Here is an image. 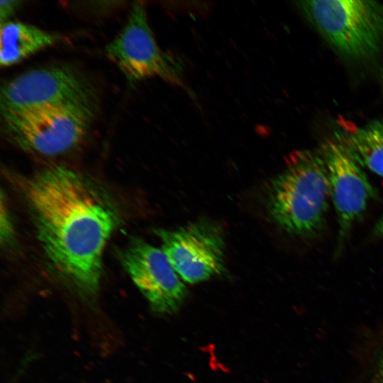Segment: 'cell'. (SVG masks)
<instances>
[{
	"instance_id": "6da1fadb",
	"label": "cell",
	"mask_w": 383,
	"mask_h": 383,
	"mask_svg": "<svg viewBox=\"0 0 383 383\" xmlns=\"http://www.w3.org/2000/svg\"><path fill=\"white\" fill-rule=\"evenodd\" d=\"M21 189L52 268L79 293L96 294L103 252L119 221L111 200L87 177L60 165L23 179Z\"/></svg>"
},
{
	"instance_id": "7a4b0ae2",
	"label": "cell",
	"mask_w": 383,
	"mask_h": 383,
	"mask_svg": "<svg viewBox=\"0 0 383 383\" xmlns=\"http://www.w3.org/2000/svg\"><path fill=\"white\" fill-rule=\"evenodd\" d=\"M331 198L327 167L321 152L298 150L270 182L267 209L283 231L311 236L323 226Z\"/></svg>"
},
{
	"instance_id": "3957f363",
	"label": "cell",
	"mask_w": 383,
	"mask_h": 383,
	"mask_svg": "<svg viewBox=\"0 0 383 383\" xmlns=\"http://www.w3.org/2000/svg\"><path fill=\"white\" fill-rule=\"evenodd\" d=\"M307 18L328 43L347 57H374L383 45V6L365 0L299 2Z\"/></svg>"
},
{
	"instance_id": "277c9868",
	"label": "cell",
	"mask_w": 383,
	"mask_h": 383,
	"mask_svg": "<svg viewBox=\"0 0 383 383\" xmlns=\"http://www.w3.org/2000/svg\"><path fill=\"white\" fill-rule=\"evenodd\" d=\"M96 104L53 106L1 114L5 135L19 148L57 156L78 147L94 118Z\"/></svg>"
},
{
	"instance_id": "5b68a950",
	"label": "cell",
	"mask_w": 383,
	"mask_h": 383,
	"mask_svg": "<svg viewBox=\"0 0 383 383\" xmlns=\"http://www.w3.org/2000/svg\"><path fill=\"white\" fill-rule=\"evenodd\" d=\"M106 52L131 83L157 77L183 85L182 62L159 48L141 2L133 3L125 25L106 45Z\"/></svg>"
},
{
	"instance_id": "8992f818",
	"label": "cell",
	"mask_w": 383,
	"mask_h": 383,
	"mask_svg": "<svg viewBox=\"0 0 383 383\" xmlns=\"http://www.w3.org/2000/svg\"><path fill=\"white\" fill-rule=\"evenodd\" d=\"M96 102L88 82L62 67L27 71L5 82L0 91L1 114Z\"/></svg>"
},
{
	"instance_id": "52a82bcc",
	"label": "cell",
	"mask_w": 383,
	"mask_h": 383,
	"mask_svg": "<svg viewBox=\"0 0 383 383\" xmlns=\"http://www.w3.org/2000/svg\"><path fill=\"white\" fill-rule=\"evenodd\" d=\"M120 257L153 313L168 316L180 311L188 291L162 249L141 238H133Z\"/></svg>"
},
{
	"instance_id": "ba28073f",
	"label": "cell",
	"mask_w": 383,
	"mask_h": 383,
	"mask_svg": "<svg viewBox=\"0 0 383 383\" xmlns=\"http://www.w3.org/2000/svg\"><path fill=\"white\" fill-rule=\"evenodd\" d=\"M155 233L182 280L195 284L223 272L225 242L216 224L200 221L175 230L157 229Z\"/></svg>"
},
{
	"instance_id": "9c48e42d",
	"label": "cell",
	"mask_w": 383,
	"mask_h": 383,
	"mask_svg": "<svg viewBox=\"0 0 383 383\" xmlns=\"http://www.w3.org/2000/svg\"><path fill=\"white\" fill-rule=\"evenodd\" d=\"M320 152L327 167L331 199L343 238L365 210L374 191L359 164L340 143L328 141Z\"/></svg>"
},
{
	"instance_id": "30bf717a",
	"label": "cell",
	"mask_w": 383,
	"mask_h": 383,
	"mask_svg": "<svg viewBox=\"0 0 383 383\" xmlns=\"http://www.w3.org/2000/svg\"><path fill=\"white\" fill-rule=\"evenodd\" d=\"M0 30L2 67L18 63L58 40L55 34L21 21H9L2 23Z\"/></svg>"
},
{
	"instance_id": "8fae6325",
	"label": "cell",
	"mask_w": 383,
	"mask_h": 383,
	"mask_svg": "<svg viewBox=\"0 0 383 383\" xmlns=\"http://www.w3.org/2000/svg\"><path fill=\"white\" fill-rule=\"evenodd\" d=\"M338 142L360 165L383 177V121L375 120L338 134Z\"/></svg>"
},
{
	"instance_id": "7c38bea8",
	"label": "cell",
	"mask_w": 383,
	"mask_h": 383,
	"mask_svg": "<svg viewBox=\"0 0 383 383\" xmlns=\"http://www.w3.org/2000/svg\"><path fill=\"white\" fill-rule=\"evenodd\" d=\"M361 370L363 383H383V327L363 347Z\"/></svg>"
},
{
	"instance_id": "4fadbf2b",
	"label": "cell",
	"mask_w": 383,
	"mask_h": 383,
	"mask_svg": "<svg viewBox=\"0 0 383 383\" xmlns=\"http://www.w3.org/2000/svg\"><path fill=\"white\" fill-rule=\"evenodd\" d=\"M5 199L1 194V242L7 243L12 235V226L9 218Z\"/></svg>"
},
{
	"instance_id": "5bb4252c",
	"label": "cell",
	"mask_w": 383,
	"mask_h": 383,
	"mask_svg": "<svg viewBox=\"0 0 383 383\" xmlns=\"http://www.w3.org/2000/svg\"><path fill=\"white\" fill-rule=\"evenodd\" d=\"M22 3L21 1L1 0L0 1L1 24L9 21V18L17 11Z\"/></svg>"
},
{
	"instance_id": "9a60e30c",
	"label": "cell",
	"mask_w": 383,
	"mask_h": 383,
	"mask_svg": "<svg viewBox=\"0 0 383 383\" xmlns=\"http://www.w3.org/2000/svg\"><path fill=\"white\" fill-rule=\"evenodd\" d=\"M374 233L377 235L383 237V216L377 224Z\"/></svg>"
}]
</instances>
